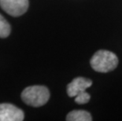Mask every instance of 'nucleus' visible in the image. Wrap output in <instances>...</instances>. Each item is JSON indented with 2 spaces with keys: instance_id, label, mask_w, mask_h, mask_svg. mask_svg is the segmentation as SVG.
Listing matches in <instances>:
<instances>
[{
  "instance_id": "nucleus-1",
  "label": "nucleus",
  "mask_w": 122,
  "mask_h": 121,
  "mask_svg": "<svg viewBox=\"0 0 122 121\" xmlns=\"http://www.w3.org/2000/svg\"><path fill=\"white\" fill-rule=\"evenodd\" d=\"M92 68L98 73H109L114 70L118 65V58L115 53L106 50L97 51L91 59Z\"/></svg>"
},
{
  "instance_id": "nucleus-2",
  "label": "nucleus",
  "mask_w": 122,
  "mask_h": 121,
  "mask_svg": "<svg viewBox=\"0 0 122 121\" xmlns=\"http://www.w3.org/2000/svg\"><path fill=\"white\" fill-rule=\"evenodd\" d=\"M50 98L49 90L44 86L26 87L21 93V99L25 104L33 107L43 106Z\"/></svg>"
},
{
  "instance_id": "nucleus-3",
  "label": "nucleus",
  "mask_w": 122,
  "mask_h": 121,
  "mask_svg": "<svg viewBox=\"0 0 122 121\" xmlns=\"http://www.w3.org/2000/svg\"><path fill=\"white\" fill-rule=\"evenodd\" d=\"M0 6L10 16L19 17L28 10V0H0Z\"/></svg>"
},
{
  "instance_id": "nucleus-4",
  "label": "nucleus",
  "mask_w": 122,
  "mask_h": 121,
  "mask_svg": "<svg viewBox=\"0 0 122 121\" xmlns=\"http://www.w3.org/2000/svg\"><path fill=\"white\" fill-rule=\"evenodd\" d=\"M25 114L21 109L8 103L0 104V121H22Z\"/></svg>"
},
{
  "instance_id": "nucleus-5",
  "label": "nucleus",
  "mask_w": 122,
  "mask_h": 121,
  "mask_svg": "<svg viewBox=\"0 0 122 121\" xmlns=\"http://www.w3.org/2000/svg\"><path fill=\"white\" fill-rule=\"evenodd\" d=\"M92 85V81L84 77H77L74 79L67 86V94L70 97H75L78 94L83 93L85 90Z\"/></svg>"
},
{
  "instance_id": "nucleus-6",
  "label": "nucleus",
  "mask_w": 122,
  "mask_h": 121,
  "mask_svg": "<svg viewBox=\"0 0 122 121\" xmlns=\"http://www.w3.org/2000/svg\"><path fill=\"white\" fill-rule=\"evenodd\" d=\"M68 121H92V116L85 110H73L71 111L66 116Z\"/></svg>"
},
{
  "instance_id": "nucleus-7",
  "label": "nucleus",
  "mask_w": 122,
  "mask_h": 121,
  "mask_svg": "<svg viewBox=\"0 0 122 121\" xmlns=\"http://www.w3.org/2000/svg\"><path fill=\"white\" fill-rule=\"evenodd\" d=\"M11 28L8 21L0 14V38H6L10 34Z\"/></svg>"
},
{
  "instance_id": "nucleus-8",
  "label": "nucleus",
  "mask_w": 122,
  "mask_h": 121,
  "mask_svg": "<svg viewBox=\"0 0 122 121\" xmlns=\"http://www.w3.org/2000/svg\"><path fill=\"white\" fill-rule=\"evenodd\" d=\"M90 99H91L90 94L87 93L86 91L83 92V93L80 94L77 96L75 97V102L79 105L86 104V103H87L90 101Z\"/></svg>"
}]
</instances>
